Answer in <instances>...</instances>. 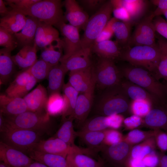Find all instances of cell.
I'll use <instances>...</instances> for the list:
<instances>
[{
    "label": "cell",
    "instance_id": "cell-1",
    "mask_svg": "<svg viewBox=\"0 0 167 167\" xmlns=\"http://www.w3.org/2000/svg\"><path fill=\"white\" fill-rule=\"evenodd\" d=\"M121 74L131 82L145 89L164 102H167V86L159 81L152 73L141 67L128 66Z\"/></svg>",
    "mask_w": 167,
    "mask_h": 167
},
{
    "label": "cell",
    "instance_id": "cell-2",
    "mask_svg": "<svg viewBox=\"0 0 167 167\" xmlns=\"http://www.w3.org/2000/svg\"><path fill=\"white\" fill-rule=\"evenodd\" d=\"M129 98L121 84L107 88L96 106V112L105 116L126 113L130 110Z\"/></svg>",
    "mask_w": 167,
    "mask_h": 167
},
{
    "label": "cell",
    "instance_id": "cell-3",
    "mask_svg": "<svg viewBox=\"0 0 167 167\" xmlns=\"http://www.w3.org/2000/svg\"><path fill=\"white\" fill-rule=\"evenodd\" d=\"M160 55V49L157 43L153 46L126 47L123 50L120 58L132 66L144 68L153 74L157 68Z\"/></svg>",
    "mask_w": 167,
    "mask_h": 167
},
{
    "label": "cell",
    "instance_id": "cell-4",
    "mask_svg": "<svg viewBox=\"0 0 167 167\" xmlns=\"http://www.w3.org/2000/svg\"><path fill=\"white\" fill-rule=\"evenodd\" d=\"M15 10L26 16L35 17L57 28L66 20L60 0H40L29 7Z\"/></svg>",
    "mask_w": 167,
    "mask_h": 167
},
{
    "label": "cell",
    "instance_id": "cell-5",
    "mask_svg": "<svg viewBox=\"0 0 167 167\" xmlns=\"http://www.w3.org/2000/svg\"><path fill=\"white\" fill-rule=\"evenodd\" d=\"M1 133V141L28 155L29 152L43 139L44 134L36 131L7 126Z\"/></svg>",
    "mask_w": 167,
    "mask_h": 167
},
{
    "label": "cell",
    "instance_id": "cell-6",
    "mask_svg": "<svg viewBox=\"0 0 167 167\" xmlns=\"http://www.w3.org/2000/svg\"><path fill=\"white\" fill-rule=\"evenodd\" d=\"M50 115L47 111H28L16 116H4L8 126L33 130L44 134H49L51 129Z\"/></svg>",
    "mask_w": 167,
    "mask_h": 167
},
{
    "label": "cell",
    "instance_id": "cell-7",
    "mask_svg": "<svg viewBox=\"0 0 167 167\" xmlns=\"http://www.w3.org/2000/svg\"><path fill=\"white\" fill-rule=\"evenodd\" d=\"M113 12L110 1L106 2L90 18L81 38L82 49L91 48L94 42L110 19Z\"/></svg>",
    "mask_w": 167,
    "mask_h": 167
},
{
    "label": "cell",
    "instance_id": "cell-8",
    "mask_svg": "<svg viewBox=\"0 0 167 167\" xmlns=\"http://www.w3.org/2000/svg\"><path fill=\"white\" fill-rule=\"evenodd\" d=\"M33 149L40 152L57 155L66 158L71 154L82 153L95 157L96 152L89 148L70 145L61 139L54 137L46 140L42 139L34 147Z\"/></svg>",
    "mask_w": 167,
    "mask_h": 167
},
{
    "label": "cell",
    "instance_id": "cell-9",
    "mask_svg": "<svg viewBox=\"0 0 167 167\" xmlns=\"http://www.w3.org/2000/svg\"><path fill=\"white\" fill-rule=\"evenodd\" d=\"M153 12L145 17L137 24L129 41L127 47L137 45L153 46L156 42V31L153 22Z\"/></svg>",
    "mask_w": 167,
    "mask_h": 167
},
{
    "label": "cell",
    "instance_id": "cell-10",
    "mask_svg": "<svg viewBox=\"0 0 167 167\" xmlns=\"http://www.w3.org/2000/svg\"><path fill=\"white\" fill-rule=\"evenodd\" d=\"M96 83L101 88L106 89L121 83V73L113 60L101 58L94 69Z\"/></svg>",
    "mask_w": 167,
    "mask_h": 167
},
{
    "label": "cell",
    "instance_id": "cell-11",
    "mask_svg": "<svg viewBox=\"0 0 167 167\" xmlns=\"http://www.w3.org/2000/svg\"><path fill=\"white\" fill-rule=\"evenodd\" d=\"M133 146L122 141L111 145H105L100 151L106 164L111 167H124Z\"/></svg>",
    "mask_w": 167,
    "mask_h": 167
},
{
    "label": "cell",
    "instance_id": "cell-12",
    "mask_svg": "<svg viewBox=\"0 0 167 167\" xmlns=\"http://www.w3.org/2000/svg\"><path fill=\"white\" fill-rule=\"evenodd\" d=\"M58 28L63 36L62 40L64 54L61 59L66 58L82 49L78 28L65 22Z\"/></svg>",
    "mask_w": 167,
    "mask_h": 167
},
{
    "label": "cell",
    "instance_id": "cell-13",
    "mask_svg": "<svg viewBox=\"0 0 167 167\" xmlns=\"http://www.w3.org/2000/svg\"><path fill=\"white\" fill-rule=\"evenodd\" d=\"M68 82L79 93L87 92L95 89L96 83L94 69L91 66L70 71Z\"/></svg>",
    "mask_w": 167,
    "mask_h": 167
},
{
    "label": "cell",
    "instance_id": "cell-14",
    "mask_svg": "<svg viewBox=\"0 0 167 167\" xmlns=\"http://www.w3.org/2000/svg\"><path fill=\"white\" fill-rule=\"evenodd\" d=\"M0 160L11 167H28L35 161L26 154L1 141Z\"/></svg>",
    "mask_w": 167,
    "mask_h": 167
},
{
    "label": "cell",
    "instance_id": "cell-15",
    "mask_svg": "<svg viewBox=\"0 0 167 167\" xmlns=\"http://www.w3.org/2000/svg\"><path fill=\"white\" fill-rule=\"evenodd\" d=\"M143 120V124L152 130H164L167 133V102L152 106Z\"/></svg>",
    "mask_w": 167,
    "mask_h": 167
},
{
    "label": "cell",
    "instance_id": "cell-16",
    "mask_svg": "<svg viewBox=\"0 0 167 167\" xmlns=\"http://www.w3.org/2000/svg\"><path fill=\"white\" fill-rule=\"evenodd\" d=\"M65 20L70 24L79 29H84L89 19L87 13L75 0H66L64 2Z\"/></svg>",
    "mask_w": 167,
    "mask_h": 167
},
{
    "label": "cell",
    "instance_id": "cell-17",
    "mask_svg": "<svg viewBox=\"0 0 167 167\" xmlns=\"http://www.w3.org/2000/svg\"><path fill=\"white\" fill-rule=\"evenodd\" d=\"M48 98L47 91L41 84L23 97L28 111L37 112L47 111L46 107Z\"/></svg>",
    "mask_w": 167,
    "mask_h": 167
},
{
    "label": "cell",
    "instance_id": "cell-18",
    "mask_svg": "<svg viewBox=\"0 0 167 167\" xmlns=\"http://www.w3.org/2000/svg\"><path fill=\"white\" fill-rule=\"evenodd\" d=\"M91 49H82L67 58L61 59L60 64L67 72L87 68L91 66L90 58Z\"/></svg>",
    "mask_w": 167,
    "mask_h": 167
},
{
    "label": "cell",
    "instance_id": "cell-19",
    "mask_svg": "<svg viewBox=\"0 0 167 167\" xmlns=\"http://www.w3.org/2000/svg\"><path fill=\"white\" fill-rule=\"evenodd\" d=\"M28 111L23 98L10 97L6 94H0V112L4 116H16Z\"/></svg>",
    "mask_w": 167,
    "mask_h": 167
},
{
    "label": "cell",
    "instance_id": "cell-20",
    "mask_svg": "<svg viewBox=\"0 0 167 167\" xmlns=\"http://www.w3.org/2000/svg\"><path fill=\"white\" fill-rule=\"evenodd\" d=\"M94 90L93 89L79 95L74 112L71 115L81 126L86 121L91 109Z\"/></svg>",
    "mask_w": 167,
    "mask_h": 167
},
{
    "label": "cell",
    "instance_id": "cell-21",
    "mask_svg": "<svg viewBox=\"0 0 167 167\" xmlns=\"http://www.w3.org/2000/svg\"><path fill=\"white\" fill-rule=\"evenodd\" d=\"M121 84L128 96L132 101H145L150 103L152 106L161 103H165L145 89L127 80L121 82Z\"/></svg>",
    "mask_w": 167,
    "mask_h": 167
},
{
    "label": "cell",
    "instance_id": "cell-22",
    "mask_svg": "<svg viewBox=\"0 0 167 167\" xmlns=\"http://www.w3.org/2000/svg\"><path fill=\"white\" fill-rule=\"evenodd\" d=\"M111 2L124 7L130 15L131 23L137 24L145 14L148 2L144 0H112Z\"/></svg>",
    "mask_w": 167,
    "mask_h": 167
},
{
    "label": "cell",
    "instance_id": "cell-23",
    "mask_svg": "<svg viewBox=\"0 0 167 167\" xmlns=\"http://www.w3.org/2000/svg\"><path fill=\"white\" fill-rule=\"evenodd\" d=\"M27 16L15 9L10 11L7 15L0 19V27L12 34L20 32L25 25Z\"/></svg>",
    "mask_w": 167,
    "mask_h": 167
},
{
    "label": "cell",
    "instance_id": "cell-24",
    "mask_svg": "<svg viewBox=\"0 0 167 167\" xmlns=\"http://www.w3.org/2000/svg\"><path fill=\"white\" fill-rule=\"evenodd\" d=\"M91 51L101 58L113 60L120 58L123 51L121 46L116 41L110 40L94 43Z\"/></svg>",
    "mask_w": 167,
    "mask_h": 167
},
{
    "label": "cell",
    "instance_id": "cell-25",
    "mask_svg": "<svg viewBox=\"0 0 167 167\" xmlns=\"http://www.w3.org/2000/svg\"><path fill=\"white\" fill-rule=\"evenodd\" d=\"M37 48L34 42L33 45L23 47L16 54L12 56L15 65L24 70L31 67L37 60Z\"/></svg>",
    "mask_w": 167,
    "mask_h": 167
},
{
    "label": "cell",
    "instance_id": "cell-26",
    "mask_svg": "<svg viewBox=\"0 0 167 167\" xmlns=\"http://www.w3.org/2000/svg\"><path fill=\"white\" fill-rule=\"evenodd\" d=\"M28 155L34 161L48 167H68L66 158L57 155L31 150Z\"/></svg>",
    "mask_w": 167,
    "mask_h": 167
},
{
    "label": "cell",
    "instance_id": "cell-27",
    "mask_svg": "<svg viewBox=\"0 0 167 167\" xmlns=\"http://www.w3.org/2000/svg\"><path fill=\"white\" fill-rule=\"evenodd\" d=\"M39 20L31 16H27L26 23L19 32L14 35L20 45L24 46L33 45Z\"/></svg>",
    "mask_w": 167,
    "mask_h": 167
},
{
    "label": "cell",
    "instance_id": "cell-28",
    "mask_svg": "<svg viewBox=\"0 0 167 167\" xmlns=\"http://www.w3.org/2000/svg\"><path fill=\"white\" fill-rule=\"evenodd\" d=\"M12 51L3 48L0 49V83L6 84L15 71V65L11 55Z\"/></svg>",
    "mask_w": 167,
    "mask_h": 167
},
{
    "label": "cell",
    "instance_id": "cell-29",
    "mask_svg": "<svg viewBox=\"0 0 167 167\" xmlns=\"http://www.w3.org/2000/svg\"><path fill=\"white\" fill-rule=\"evenodd\" d=\"M66 159L68 167H107V164L103 159L96 160L83 153L69 154Z\"/></svg>",
    "mask_w": 167,
    "mask_h": 167
},
{
    "label": "cell",
    "instance_id": "cell-30",
    "mask_svg": "<svg viewBox=\"0 0 167 167\" xmlns=\"http://www.w3.org/2000/svg\"><path fill=\"white\" fill-rule=\"evenodd\" d=\"M67 72L60 64L52 67L47 78L48 81V92L49 95L55 92H60V91L62 89L65 84L64 83L65 75Z\"/></svg>",
    "mask_w": 167,
    "mask_h": 167
},
{
    "label": "cell",
    "instance_id": "cell-31",
    "mask_svg": "<svg viewBox=\"0 0 167 167\" xmlns=\"http://www.w3.org/2000/svg\"><path fill=\"white\" fill-rule=\"evenodd\" d=\"M104 131H77V135L88 148L95 151H101L105 145L104 141Z\"/></svg>",
    "mask_w": 167,
    "mask_h": 167
},
{
    "label": "cell",
    "instance_id": "cell-32",
    "mask_svg": "<svg viewBox=\"0 0 167 167\" xmlns=\"http://www.w3.org/2000/svg\"><path fill=\"white\" fill-rule=\"evenodd\" d=\"M42 49L41 59L52 66L59 64L62 56V40L54 41Z\"/></svg>",
    "mask_w": 167,
    "mask_h": 167
},
{
    "label": "cell",
    "instance_id": "cell-33",
    "mask_svg": "<svg viewBox=\"0 0 167 167\" xmlns=\"http://www.w3.org/2000/svg\"><path fill=\"white\" fill-rule=\"evenodd\" d=\"M62 90L64 101V107L62 114V119H63L73 113L79 92L68 82L64 84Z\"/></svg>",
    "mask_w": 167,
    "mask_h": 167
},
{
    "label": "cell",
    "instance_id": "cell-34",
    "mask_svg": "<svg viewBox=\"0 0 167 167\" xmlns=\"http://www.w3.org/2000/svg\"><path fill=\"white\" fill-rule=\"evenodd\" d=\"M74 120L71 116L62 119L61 125L53 137L58 138L70 145H75L74 142L77 137V132L74 130Z\"/></svg>",
    "mask_w": 167,
    "mask_h": 167
},
{
    "label": "cell",
    "instance_id": "cell-35",
    "mask_svg": "<svg viewBox=\"0 0 167 167\" xmlns=\"http://www.w3.org/2000/svg\"><path fill=\"white\" fill-rule=\"evenodd\" d=\"M156 38L160 55L157 68L153 75L158 80L164 79L167 84V40L160 35L157 36Z\"/></svg>",
    "mask_w": 167,
    "mask_h": 167
},
{
    "label": "cell",
    "instance_id": "cell-36",
    "mask_svg": "<svg viewBox=\"0 0 167 167\" xmlns=\"http://www.w3.org/2000/svg\"><path fill=\"white\" fill-rule=\"evenodd\" d=\"M133 26L130 22H124L117 20L112 25L113 35L116 41L121 46H128L130 38L131 31Z\"/></svg>",
    "mask_w": 167,
    "mask_h": 167
},
{
    "label": "cell",
    "instance_id": "cell-37",
    "mask_svg": "<svg viewBox=\"0 0 167 167\" xmlns=\"http://www.w3.org/2000/svg\"><path fill=\"white\" fill-rule=\"evenodd\" d=\"M156 146L154 136L151 137L133 146L130 157L142 160L145 156L155 150Z\"/></svg>",
    "mask_w": 167,
    "mask_h": 167
},
{
    "label": "cell",
    "instance_id": "cell-38",
    "mask_svg": "<svg viewBox=\"0 0 167 167\" xmlns=\"http://www.w3.org/2000/svg\"><path fill=\"white\" fill-rule=\"evenodd\" d=\"M30 76L28 69L24 70L18 74L6 89V94L10 97H14L27 82Z\"/></svg>",
    "mask_w": 167,
    "mask_h": 167
},
{
    "label": "cell",
    "instance_id": "cell-39",
    "mask_svg": "<svg viewBox=\"0 0 167 167\" xmlns=\"http://www.w3.org/2000/svg\"><path fill=\"white\" fill-rule=\"evenodd\" d=\"M64 107L63 97L59 92L54 93L49 95L47 103L46 109L50 115L62 114Z\"/></svg>",
    "mask_w": 167,
    "mask_h": 167
},
{
    "label": "cell",
    "instance_id": "cell-40",
    "mask_svg": "<svg viewBox=\"0 0 167 167\" xmlns=\"http://www.w3.org/2000/svg\"><path fill=\"white\" fill-rule=\"evenodd\" d=\"M155 131L154 130L145 131L138 129H134L124 136L123 141L133 146L140 143L147 139L154 137Z\"/></svg>",
    "mask_w": 167,
    "mask_h": 167
},
{
    "label": "cell",
    "instance_id": "cell-41",
    "mask_svg": "<svg viewBox=\"0 0 167 167\" xmlns=\"http://www.w3.org/2000/svg\"><path fill=\"white\" fill-rule=\"evenodd\" d=\"M52 67L40 59L28 69L30 74L38 82L47 78L49 72Z\"/></svg>",
    "mask_w": 167,
    "mask_h": 167
},
{
    "label": "cell",
    "instance_id": "cell-42",
    "mask_svg": "<svg viewBox=\"0 0 167 167\" xmlns=\"http://www.w3.org/2000/svg\"><path fill=\"white\" fill-rule=\"evenodd\" d=\"M107 129L106 116L99 115L86 120L81 126L80 131H101Z\"/></svg>",
    "mask_w": 167,
    "mask_h": 167
},
{
    "label": "cell",
    "instance_id": "cell-43",
    "mask_svg": "<svg viewBox=\"0 0 167 167\" xmlns=\"http://www.w3.org/2000/svg\"><path fill=\"white\" fill-rule=\"evenodd\" d=\"M152 107L151 104L148 101L132 100L131 102L130 110L134 115L144 117L149 112Z\"/></svg>",
    "mask_w": 167,
    "mask_h": 167
},
{
    "label": "cell",
    "instance_id": "cell-44",
    "mask_svg": "<svg viewBox=\"0 0 167 167\" xmlns=\"http://www.w3.org/2000/svg\"><path fill=\"white\" fill-rule=\"evenodd\" d=\"M18 43L14 34L0 27V46L13 50Z\"/></svg>",
    "mask_w": 167,
    "mask_h": 167
},
{
    "label": "cell",
    "instance_id": "cell-45",
    "mask_svg": "<svg viewBox=\"0 0 167 167\" xmlns=\"http://www.w3.org/2000/svg\"><path fill=\"white\" fill-rule=\"evenodd\" d=\"M104 144L109 146L123 141L124 136L116 129H107L104 131Z\"/></svg>",
    "mask_w": 167,
    "mask_h": 167
},
{
    "label": "cell",
    "instance_id": "cell-46",
    "mask_svg": "<svg viewBox=\"0 0 167 167\" xmlns=\"http://www.w3.org/2000/svg\"><path fill=\"white\" fill-rule=\"evenodd\" d=\"M154 130L156 146L164 153L167 151V133L160 130Z\"/></svg>",
    "mask_w": 167,
    "mask_h": 167
},
{
    "label": "cell",
    "instance_id": "cell-47",
    "mask_svg": "<svg viewBox=\"0 0 167 167\" xmlns=\"http://www.w3.org/2000/svg\"><path fill=\"white\" fill-rule=\"evenodd\" d=\"M117 20L118 19L114 17L110 19L94 43L110 40L113 35L112 25L113 23Z\"/></svg>",
    "mask_w": 167,
    "mask_h": 167
},
{
    "label": "cell",
    "instance_id": "cell-48",
    "mask_svg": "<svg viewBox=\"0 0 167 167\" xmlns=\"http://www.w3.org/2000/svg\"><path fill=\"white\" fill-rule=\"evenodd\" d=\"M111 2L114 17L121 21L131 23L130 15L126 9L121 6Z\"/></svg>",
    "mask_w": 167,
    "mask_h": 167
},
{
    "label": "cell",
    "instance_id": "cell-49",
    "mask_svg": "<svg viewBox=\"0 0 167 167\" xmlns=\"http://www.w3.org/2000/svg\"><path fill=\"white\" fill-rule=\"evenodd\" d=\"M156 32L167 40V22L161 15L155 16L153 20Z\"/></svg>",
    "mask_w": 167,
    "mask_h": 167
},
{
    "label": "cell",
    "instance_id": "cell-50",
    "mask_svg": "<svg viewBox=\"0 0 167 167\" xmlns=\"http://www.w3.org/2000/svg\"><path fill=\"white\" fill-rule=\"evenodd\" d=\"M124 118L122 114H117L106 116V122L108 128L117 129L123 123Z\"/></svg>",
    "mask_w": 167,
    "mask_h": 167
},
{
    "label": "cell",
    "instance_id": "cell-51",
    "mask_svg": "<svg viewBox=\"0 0 167 167\" xmlns=\"http://www.w3.org/2000/svg\"><path fill=\"white\" fill-rule=\"evenodd\" d=\"M123 123L126 128L133 130L143 125V120L142 117L133 114L124 118Z\"/></svg>",
    "mask_w": 167,
    "mask_h": 167
},
{
    "label": "cell",
    "instance_id": "cell-52",
    "mask_svg": "<svg viewBox=\"0 0 167 167\" xmlns=\"http://www.w3.org/2000/svg\"><path fill=\"white\" fill-rule=\"evenodd\" d=\"M40 0H7V3L12 9H21L30 6Z\"/></svg>",
    "mask_w": 167,
    "mask_h": 167
},
{
    "label": "cell",
    "instance_id": "cell-53",
    "mask_svg": "<svg viewBox=\"0 0 167 167\" xmlns=\"http://www.w3.org/2000/svg\"><path fill=\"white\" fill-rule=\"evenodd\" d=\"M37 82L36 79L31 75L30 77L26 84L15 94L14 97L23 98L27 95Z\"/></svg>",
    "mask_w": 167,
    "mask_h": 167
},
{
    "label": "cell",
    "instance_id": "cell-54",
    "mask_svg": "<svg viewBox=\"0 0 167 167\" xmlns=\"http://www.w3.org/2000/svg\"><path fill=\"white\" fill-rule=\"evenodd\" d=\"M142 160L146 167H158L159 156L154 150L145 156Z\"/></svg>",
    "mask_w": 167,
    "mask_h": 167
},
{
    "label": "cell",
    "instance_id": "cell-55",
    "mask_svg": "<svg viewBox=\"0 0 167 167\" xmlns=\"http://www.w3.org/2000/svg\"><path fill=\"white\" fill-rule=\"evenodd\" d=\"M106 1L103 0H82L80 2L89 10L97 11Z\"/></svg>",
    "mask_w": 167,
    "mask_h": 167
},
{
    "label": "cell",
    "instance_id": "cell-56",
    "mask_svg": "<svg viewBox=\"0 0 167 167\" xmlns=\"http://www.w3.org/2000/svg\"><path fill=\"white\" fill-rule=\"evenodd\" d=\"M124 167H146L142 160L132 158L130 156Z\"/></svg>",
    "mask_w": 167,
    "mask_h": 167
},
{
    "label": "cell",
    "instance_id": "cell-57",
    "mask_svg": "<svg viewBox=\"0 0 167 167\" xmlns=\"http://www.w3.org/2000/svg\"><path fill=\"white\" fill-rule=\"evenodd\" d=\"M152 4L157 6L156 9L167 10V0H152Z\"/></svg>",
    "mask_w": 167,
    "mask_h": 167
},
{
    "label": "cell",
    "instance_id": "cell-58",
    "mask_svg": "<svg viewBox=\"0 0 167 167\" xmlns=\"http://www.w3.org/2000/svg\"><path fill=\"white\" fill-rule=\"evenodd\" d=\"M159 156V161L158 167H167V155L161 153Z\"/></svg>",
    "mask_w": 167,
    "mask_h": 167
},
{
    "label": "cell",
    "instance_id": "cell-59",
    "mask_svg": "<svg viewBox=\"0 0 167 167\" xmlns=\"http://www.w3.org/2000/svg\"><path fill=\"white\" fill-rule=\"evenodd\" d=\"M9 11L6 7L4 2L2 0H0V14L2 17L8 14Z\"/></svg>",
    "mask_w": 167,
    "mask_h": 167
},
{
    "label": "cell",
    "instance_id": "cell-60",
    "mask_svg": "<svg viewBox=\"0 0 167 167\" xmlns=\"http://www.w3.org/2000/svg\"><path fill=\"white\" fill-rule=\"evenodd\" d=\"M154 14L156 16L158 15H163L166 19V21L167 22V10H159L156 9L153 11Z\"/></svg>",
    "mask_w": 167,
    "mask_h": 167
},
{
    "label": "cell",
    "instance_id": "cell-61",
    "mask_svg": "<svg viewBox=\"0 0 167 167\" xmlns=\"http://www.w3.org/2000/svg\"><path fill=\"white\" fill-rule=\"evenodd\" d=\"M28 167H48L46 165L42 164L39 162L34 161Z\"/></svg>",
    "mask_w": 167,
    "mask_h": 167
},
{
    "label": "cell",
    "instance_id": "cell-62",
    "mask_svg": "<svg viewBox=\"0 0 167 167\" xmlns=\"http://www.w3.org/2000/svg\"><path fill=\"white\" fill-rule=\"evenodd\" d=\"M0 167H11L7 164L2 161H0Z\"/></svg>",
    "mask_w": 167,
    "mask_h": 167
},
{
    "label": "cell",
    "instance_id": "cell-63",
    "mask_svg": "<svg viewBox=\"0 0 167 167\" xmlns=\"http://www.w3.org/2000/svg\"><path fill=\"white\" fill-rule=\"evenodd\" d=\"M111 167H115V166H112Z\"/></svg>",
    "mask_w": 167,
    "mask_h": 167
},
{
    "label": "cell",
    "instance_id": "cell-64",
    "mask_svg": "<svg viewBox=\"0 0 167 167\" xmlns=\"http://www.w3.org/2000/svg\"><path fill=\"white\" fill-rule=\"evenodd\" d=\"M166 85H167V84H166Z\"/></svg>",
    "mask_w": 167,
    "mask_h": 167
}]
</instances>
